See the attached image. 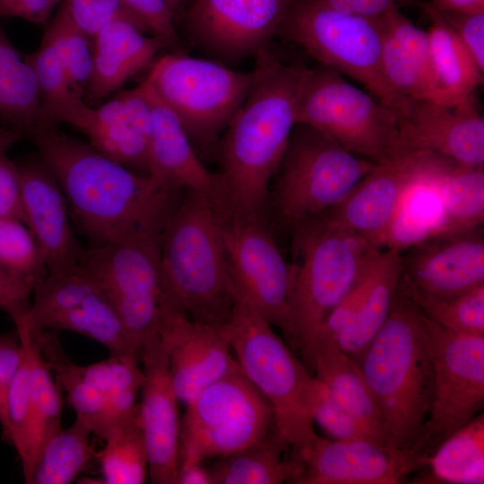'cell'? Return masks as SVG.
Returning <instances> with one entry per match:
<instances>
[{
  "label": "cell",
  "mask_w": 484,
  "mask_h": 484,
  "mask_svg": "<svg viewBox=\"0 0 484 484\" xmlns=\"http://www.w3.org/2000/svg\"><path fill=\"white\" fill-rule=\"evenodd\" d=\"M29 136L90 246L160 235L180 192L131 170L56 125L39 124Z\"/></svg>",
  "instance_id": "6da1fadb"
},
{
  "label": "cell",
  "mask_w": 484,
  "mask_h": 484,
  "mask_svg": "<svg viewBox=\"0 0 484 484\" xmlns=\"http://www.w3.org/2000/svg\"><path fill=\"white\" fill-rule=\"evenodd\" d=\"M255 56V82L219 142L212 200L235 213L264 216L272 179L297 124L305 66L284 64L266 49Z\"/></svg>",
  "instance_id": "7a4b0ae2"
},
{
  "label": "cell",
  "mask_w": 484,
  "mask_h": 484,
  "mask_svg": "<svg viewBox=\"0 0 484 484\" xmlns=\"http://www.w3.org/2000/svg\"><path fill=\"white\" fill-rule=\"evenodd\" d=\"M383 414L392 445L411 454L434 389L425 315L401 279L389 315L357 362Z\"/></svg>",
  "instance_id": "3957f363"
},
{
  "label": "cell",
  "mask_w": 484,
  "mask_h": 484,
  "mask_svg": "<svg viewBox=\"0 0 484 484\" xmlns=\"http://www.w3.org/2000/svg\"><path fill=\"white\" fill-rule=\"evenodd\" d=\"M160 260L177 311L195 323H229L237 290L210 195L185 191L161 230Z\"/></svg>",
  "instance_id": "277c9868"
},
{
  "label": "cell",
  "mask_w": 484,
  "mask_h": 484,
  "mask_svg": "<svg viewBox=\"0 0 484 484\" xmlns=\"http://www.w3.org/2000/svg\"><path fill=\"white\" fill-rule=\"evenodd\" d=\"M296 262L288 304L287 343L311 372L317 332L370 268L382 249L323 216L290 229Z\"/></svg>",
  "instance_id": "5b68a950"
},
{
  "label": "cell",
  "mask_w": 484,
  "mask_h": 484,
  "mask_svg": "<svg viewBox=\"0 0 484 484\" xmlns=\"http://www.w3.org/2000/svg\"><path fill=\"white\" fill-rule=\"evenodd\" d=\"M226 325L242 372L272 408L276 431L292 448L308 442L316 434L314 413L325 391L323 384L238 293Z\"/></svg>",
  "instance_id": "8992f818"
},
{
  "label": "cell",
  "mask_w": 484,
  "mask_h": 484,
  "mask_svg": "<svg viewBox=\"0 0 484 484\" xmlns=\"http://www.w3.org/2000/svg\"><path fill=\"white\" fill-rule=\"evenodd\" d=\"M376 163L298 123L272 179L268 208L291 229L339 204Z\"/></svg>",
  "instance_id": "52a82bcc"
},
{
  "label": "cell",
  "mask_w": 484,
  "mask_h": 484,
  "mask_svg": "<svg viewBox=\"0 0 484 484\" xmlns=\"http://www.w3.org/2000/svg\"><path fill=\"white\" fill-rule=\"evenodd\" d=\"M296 120L374 162L409 151L402 143L400 117L393 109L321 65L304 68Z\"/></svg>",
  "instance_id": "ba28073f"
},
{
  "label": "cell",
  "mask_w": 484,
  "mask_h": 484,
  "mask_svg": "<svg viewBox=\"0 0 484 484\" xmlns=\"http://www.w3.org/2000/svg\"><path fill=\"white\" fill-rule=\"evenodd\" d=\"M280 31L321 65L359 83L401 119L408 99L385 79L375 18L337 11L321 0H292Z\"/></svg>",
  "instance_id": "9c48e42d"
},
{
  "label": "cell",
  "mask_w": 484,
  "mask_h": 484,
  "mask_svg": "<svg viewBox=\"0 0 484 484\" xmlns=\"http://www.w3.org/2000/svg\"><path fill=\"white\" fill-rule=\"evenodd\" d=\"M256 78L220 62L179 53L154 62L146 79L175 113L194 146L205 150L224 132L248 96Z\"/></svg>",
  "instance_id": "30bf717a"
},
{
  "label": "cell",
  "mask_w": 484,
  "mask_h": 484,
  "mask_svg": "<svg viewBox=\"0 0 484 484\" xmlns=\"http://www.w3.org/2000/svg\"><path fill=\"white\" fill-rule=\"evenodd\" d=\"M178 462H204L263 441L274 428L267 400L242 370L212 384L186 404Z\"/></svg>",
  "instance_id": "8fae6325"
},
{
  "label": "cell",
  "mask_w": 484,
  "mask_h": 484,
  "mask_svg": "<svg viewBox=\"0 0 484 484\" xmlns=\"http://www.w3.org/2000/svg\"><path fill=\"white\" fill-rule=\"evenodd\" d=\"M425 325L434 365V389L423 433L411 453L419 468L443 441L483 412L484 407V335L448 331L426 315Z\"/></svg>",
  "instance_id": "7c38bea8"
},
{
  "label": "cell",
  "mask_w": 484,
  "mask_h": 484,
  "mask_svg": "<svg viewBox=\"0 0 484 484\" xmlns=\"http://www.w3.org/2000/svg\"><path fill=\"white\" fill-rule=\"evenodd\" d=\"M212 206L238 295L284 334L291 264L281 253L264 216L235 213L214 203Z\"/></svg>",
  "instance_id": "4fadbf2b"
},
{
  "label": "cell",
  "mask_w": 484,
  "mask_h": 484,
  "mask_svg": "<svg viewBox=\"0 0 484 484\" xmlns=\"http://www.w3.org/2000/svg\"><path fill=\"white\" fill-rule=\"evenodd\" d=\"M28 314L30 324L44 330H67L89 337L110 355L140 353L114 305L86 272L48 273L32 291Z\"/></svg>",
  "instance_id": "5bb4252c"
},
{
  "label": "cell",
  "mask_w": 484,
  "mask_h": 484,
  "mask_svg": "<svg viewBox=\"0 0 484 484\" xmlns=\"http://www.w3.org/2000/svg\"><path fill=\"white\" fill-rule=\"evenodd\" d=\"M453 163L455 162L428 151L401 152L376 162L339 204L322 216L331 225L384 249L391 223L409 188Z\"/></svg>",
  "instance_id": "9a60e30c"
},
{
  "label": "cell",
  "mask_w": 484,
  "mask_h": 484,
  "mask_svg": "<svg viewBox=\"0 0 484 484\" xmlns=\"http://www.w3.org/2000/svg\"><path fill=\"white\" fill-rule=\"evenodd\" d=\"M292 0H194L184 21L192 40L216 59L256 56L280 31Z\"/></svg>",
  "instance_id": "2e32d148"
},
{
  "label": "cell",
  "mask_w": 484,
  "mask_h": 484,
  "mask_svg": "<svg viewBox=\"0 0 484 484\" xmlns=\"http://www.w3.org/2000/svg\"><path fill=\"white\" fill-rule=\"evenodd\" d=\"M294 484H398L419 469L415 459L367 440L341 441L315 434L292 448Z\"/></svg>",
  "instance_id": "e0dca14e"
},
{
  "label": "cell",
  "mask_w": 484,
  "mask_h": 484,
  "mask_svg": "<svg viewBox=\"0 0 484 484\" xmlns=\"http://www.w3.org/2000/svg\"><path fill=\"white\" fill-rule=\"evenodd\" d=\"M402 278L412 295L446 298L484 284L483 226L439 233L400 252Z\"/></svg>",
  "instance_id": "ac0fdd59"
},
{
  "label": "cell",
  "mask_w": 484,
  "mask_h": 484,
  "mask_svg": "<svg viewBox=\"0 0 484 484\" xmlns=\"http://www.w3.org/2000/svg\"><path fill=\"white\" fill-rule=\"evenodd\" d=\"M143 383L139 402L147 447L149 478L154 484H177L180 419L178 398L168 365L167 342L160 336L141 349Z\"/></svg>",
  "instance_id": "d6986e66"
},
{
  "label": "cell",
  "mask_w": 484,
  "mask_h": 484,
  "mask_svg": "<svg viewBox=\"0 0 484 484\" xmlns=\"http://www.w3.org/2000/svg\"><path fill=\"white\" fill-rule=\"evenodd\" d=\"M401 132L406 150L428 151L463 166H484V118L475 99L455 105L408 99Z\"/></svg>",
  "instance_id": "ffe728a7"
},
{
  "label": "cell",
  "mask_w": 484,
  "mask_h": 484,
  "mask_svg": "<svg viewBox=\"0 0 484 484\" xmlns=\"http://www.w3.org/2000/svg\"><path fill=\"white\" fill-rule=\"evenodd\" d=\"M162 335L168 347L171 382L179 402L187 404L203 389L240 370L227 325H211L174 313Z\"/></svg>",
  "instance_id": "44dd1931"
},
{
  "label": "cell",
  "mask_w": 484,
  "mask_h": 484,
  "mask_svg": "<svg viewBox=\"0 0 484 484\" xmlns=\"http://www.w3.org/2000/svg\"><path fill=\"white\" fill-rule=\"evenodd\" d=\"M17 166L25 225L41 249L48 273L77 271L84 247L73 233L58 182L40 159Z\"/></svg>",
  "instance_id": "7402d4cb"
},
{
  "label": "cell",
  "mask_w": 484,
  "mask_h": 484,
  "mask_svg": "<svg viewBox=\"0 0 484 484\" xmlns=\"http://www.w3.org/2000/svg\"><path fill=\"white\" fill-rule=\"evenodd\" d=\"M160 238L145 236L89 246L83 250L79 269L99 284L111 302L148 296L169 300L160 272Z\"/></svg>",
  "instance_id": "603a6c76"
},
{
  "label": "cell",
  "mask_w": 484,
  "mask_h": 484,
  "mask_svg": "<svg viewBox=\"0 0 484 484\" xmlns=\"http://www.w3.org/2000/svg\"><path fill=\"white\" fill-rule=\"evenodd\" d=\"M143 82L152 108L149 177L173 191L213 195L218 187L216 173L201 161L175 113L157 96L146 78Z\"/></svg>",
  "instance_id": "cb8c5ba5"
},
{
  "label": "cell",
  "mask_w": 484,
  "mask_h": 484,
  "mask_svg": "<svg viewBox=\"0 0 484 484\" xmlns=\"http://www.w3.org/2000/svg\"><path fill=\"white\" fill-rule=\"evenodd\" d=\"M375 19L381 33L383 72L390 86L405 99L435 101L436 89L427 30L397 7Z\"/></svg>",
  "instance_id": "d4e9b609"
},
{
  "label": "cell",
  "mask_w": 484,
  "mask_h": 484,
  "mask_svg": "<svg viewBox=\"0 0 484 484\" xmlns=\"http://www.w3.org/2000/svg\"><path fill=\"white\" fill-rule=\"evenodd\" d=\"M126 21L105 26L92 39V70L86 86L89 101H99L151 64L166 44Z\"/></svg>",
  "instance_id": "484cf974"
},
{
  "label": "cell",
  "mask_w": 484,
  "mask_h": 484,
  "mask_svg": "<svg viewBox=\"0 0 484 484\" xmlns=\"http://www.w3.org/2000/svg\"><path fill=\"white\" fill-rule=\"evenodd\" d=\"M311 372L323 384L329 397L356 418L379 445L394 448L381 410L360 367L334 341L324 340L316 344Z\"/></svg>",
  "instance_id": "4316f807"
},
{
  "label": "cell",
  "mask_w": 484,
  "mask_h": 484,
  "mask_svg": "<svg viewBox=\"0 0 484 484\" xmlns=\"http://www.w3.org/2000/svg\"><path fill=\"white\" fill-rule=\"evenodd\" d=\"M91 107L74 94L40 111V124L63 122L82 131L97 151L131 170L149 176V140L129 119L104 122L91 113Z\"/></svg>",
  "instance_id": "83f0119b"
},
{
  "label": "cell",
  "mask_w": 484,
  "mask_h": 484,
  "mask_svg": "<svg viewBox=\"0 0 484 484\" xmlns=\"http://www.w3.org/2000/svg\"><path fill=\"white\" fill-rule=\"evenodd\" d=\"M401 275L400 252L382 249L367 272L365 291L355 315L333 340L356 363L385 324Z\"/></svg>",
  "instance_id": "f1b7e54d"
},
{
  "label": "cell",
  "mask_w": 484,
  "mask_h": 484,
  "mask_svg": "<svg viewBox=\"0 0 484 484\" xmlns=\"http://www.w3.org/2000/svg\"><path fill=\"white\" fill-rule=\"evenodd\" d=\"M420 7L430 21L427 32L436 89L435 101L455 105L475 99L484 72L442 15L428 3Z\"/></svg>",
  "instance_id": "f546056e"
},
{
  "label": "cell",
  "mask_w": 484,
  "mask_h": 484,
  "mask_svg": "<svg viewBox=\"0 0 484 484\" xmlns=\"http://www.w3.org/2000/svg\"><path fill=\"white\" fill-rule=\"evenodd\" d=\"M29 325L59 387L66 393L67 401L75 412V419L104 440L115 423L105 398L82 377L77 365L67 358L53 330L38 328L30 322Z\"/></svg>",
  "instance_id": "4dcf8cb0"
},
{
  "label": "cell",
  "mask_w": 484,
  "mask_h": 484,
  "mask_svg": "<svg viewBox=\"0 0 484 484\" xmlns=\"http://www.w3.org/2000/svg\"><path fill=\"white\" fill-rule=\"evenodd\" d=\"M41 96L32 66L0 26V117L21 136L39 125Z\"/></svg>",
  "instance_id": "1f68e13d"
},
{
  "label": "cell",
  "mask_w": 484,
  "mask_h": 484,
  "mask_svg": "<svg viewBox=\"0 0 484 484\" xmlns=\"http://www.w3.org/2000/svg\"><path fill=\"white\" fill-rule=\"evenodd\" d=\"M13 324L24 348L30 371L32 408L30 452L32 476L41 450L47 442L62 429V399L59 386L54 382L52 371L31 333L28 315Z\"/></svg>",
  "instance_id": "d6a6232c"
},
{
  "label": "cell",
  "mask_w": 484,
  "mask_h": 484,
  "mask_svg": "<svg viewBox=\"0 0 484 484\" xmlns=\"http://www.w3.org/2000/svg\"><path fill=\"white\" fill-rule=\"evenodd\" d=\"M424 467L428 471L420 483H484L483 412L443 441L422 461Z\"/></svg>",
  "instance_id": "836d02e7"
},
{
  "label": "cell",
  "mask_w": 484,
  "mask_h": 484,
  "mask_svg": "<svg viewBox=\"0 0 484 484\" xmlns=\"http://www.w3.org/2000/svg\"><path fill=\"white\" fill-rule=\"evenodd\" d=\"M454 164L412 185L402 197L391 223L385 248L402 252L443 230L444 213L438 182Z\"/></svg>",
  "instance_id": "e575fe53"
},
{
  "label": "cell",
  "mask_w": 484,
  "mask_h": 484,
  "mask_svg": "<svg viewBox=\"0 0 484 484\" xmlns=\"http://www.w3.org/2000/svg\"><path fill=\"white\" fill-rule=\"evenodd\" d=\"M288 446L274 428L260 443L218 458L210 468L213 484L290 483L294 463L282 456Z\"/></svg>",
  "instance_id": "d590c367"
},
{
  "label": "cell",
  "mask_w": 484,
  "mask_h": 484,
  "mask_svg": "<svg viewBox=\"0 0 484 484\" xmlns=\"http://www.w3.org/2000/svg\"><path fill=\"white\" fill-rule=\"evenodd\" d=\"M98 458L106 484H143L149 476V460L140 406L132 415L117 421Z\"/></svg>",
  "instance_id": "8d00e7d4"
},
{
  "label": "cell",
  "mask_w": 484,
  "mask_h": 484,
  "mask_svg": "<svg viewBox=\"0 0 484 484\" xmlns=\"http://www.w3.org/2000/svg\"><path fill=\"white\" fill-rule=\"evenodd\" d=\"M140 365L134 355H109L99 362L77 365L85 382L105 398L115 423L139 409L137 396L143 383Z\"/></svg>",
  "instance_id": "74e56055"
},
{
  "label": "cell",
  "mask_w": 484,
  "mask_h": 484,
  "mask_svg": "<svg viewBox=\"0 0 484 484\" xmlns=\"http://www.w3.org/2000/svg\"><path fill=\"white\" fill-rule=\"evenodd\" d=\"M438 190L444 213L441 233L483 226L484 166L454 164L440 177Z\"/></svg>",
  "instance_id": "f35d334b"
},
{
  "label": "cell",
  "mask_w": 484,
  "mask_h": 484,
  "mask_svg": "<svg viewBox=\"0 0 484 484\" xmlns=\"http://www.w3.org/2000/svg\"><path fill=\"white\" fill-rule=\"evenodd\" d=\"M91 431L74 419L73 424L53 436L41 450L30 484H70L86 468L95 453Z\"/></svg>",
  "instance_id": "ab89813d"
},
{
  "label": "cell",
  "mask_w": 484,
  "mask_h": 484,
  "mask_svg": "<svg viewBox=\"0 0 484 484\" xmlns=\"http://www.w3.org/2000/svg\"><path fill=\"white\" fill-rule=\"evenodd\" d=\"M0 267L32 289L48 274L41 249L29 228L13 219H0Z\"/></svg>",
  "instance_id": "60d3db41"
},
{
  "label": "cell",
  "mask_w": 484,
  "mask_h": 484,
  "mask_svg": "<svg viewBox=\"0 0 484 484\" xmlns=\"http://www.w3.org/2000/svg\"><path fill=\"white\" fill-rule=\"evenodd\" d=\"M22 349L20 368L5 398L6 426L3 436L14 447L22 462L24 480L30 484L32 471V408L29 365L23 346Z\"/></svg>",
  "instance_id": "b9f144b4"
},
{
  "label": "cell",
  "mask_w": 484,
  "mask_h": 484,
  "mask_svg": "<svg viewBox=\"0 0 484 484\" xmlns=\"http://www.w3.org/2000/svg\"><path fill=\"white\" fill-rule=\"evenodd\" d=\"M44 37L64 65L73 90L82 96L92 70V48L90 38L73 23L63 4Z\"/></svg>",
  "instance_id": "7bdbcfd3"
},
{
  "label": "cell",
  "mask_w": 484,
  "mask_h": 484,
  "mask_svg": "<svg viewBox=\"0 0 484 484\" xmlns=\"http://www.w3.org/2000/svg\"><path fill=\"white\" fill-rule=\"evenodd\" d=\"M413 298L422 312L445 329L484 335V284L446 298Z\"/></svg>",
  "instance_id": "ee69618b"
},
{
  "label": "cell",
  "mask_w": 484,
  "mask_h": 484,
  "mask_svg": "<svg viewBox=\"0 0 484 484\" xmlns=\"http://www.w3.org/2000/svg\"><path fill=\"white\" fill-rule=\"evenodd\" d=\"M63 5L73 23L90 39L115 21L129 22L149 32L143 21L122 0H64Z\"/></svg>",
  "instance_id": "f6af8a7d"
},
{
  "label": "cell",
  "mask_w": 484,
  "mask_h": 484,
  "mask_svg": "<svg viewBox=\"0 0 484 484\" xmlns=\"http://www.w3.org/2000/svg\"><path fill=\"white\" fill-rule=\"evenodd\" d=\"M26 58L35 73L41 96V108L77 94L73 90L58 55L46 37L43 36L38 50L26 56Z\"/></svg>",
  "instance_id": "bcb514c9"
},
{
  "label": "cell",
  "mask_w": 484,
  "mask_h": 484,
  "mask_svg": "<svg viewBox=\"0 0 484 484\" xmlns=\"http://www.w3.org/2000/svg\"><path fill=\"white\" fill-rule=\"evenodd\" d=\"M315 422L334 440H367L377 444L356 418L329 397L326 390L314 413Z\"/></svg>",
  "instance_id": "7dc6e473"
},
{
  "label": "cell",
  "mask_w": 484,
  "mask_h": 484,
  "mask_svg": "<svg viewBox=\"0 0 484 484\" xmlns=\"http://www.w3.org/2000/svg\"><path fill=\"white\" fill-rule=\"evenodd\" d=\"M147 27L149 33L160 38L166 46L176 45L178 37L177 21L165 0H122Z\"/></svg>",
  "instance_id": "c3c4849f"
},
{
  "label": "cell",
  "mask_w": 484,
  "mask_h": 484,
  "mask_svg": "<svg viewBox=\"0 0 484 484\" xmlns=\"http://www.w3.org/2000/svg\"><path fill=\"white\" fill-rule=\"evenodd\" d=\"M438 13L453 29L480 69L484 72V12Z\"/></svg>",
  "instance_id": "681fc988"
},
{
  "label": "cell",
  "mask_w": 484,
  "mask_h": 484,
  "mask_svg": "<svg viewBox=\"0 0 484 484\" xmlns=\"http://www.w3.org/2000/svg\"><path fill=\"white\" fill-rule=\"evenodd\" d=\"M0 151V219L18 220L25 224L18 166Z\"/></svg>",
  "instance_id": "f907efd6"
},
{
  "label": "cell",
  "mask_w": 484,
  "mask_h": 484,
  "mask_svg": "<svg viewBox=\"0 0 484 484\" xmlns=\"http://www.w3.org/2000/svg\"><path fill=\"white\" fill-rule=\"evenodd\" d=\"M32 289L0 267V309L14 323L29 314Z\"/></svg>",
  "instance_id": "816d5d0a"
},
{
  "label": "cell",
  "mask_w": 484,
  "mask_h": 484,
  "mask_svg": "<svg viewBox=\"0 0 484 484\" xmlns=\"http://www.w3.org/2000/svg\"><path fill=\"white\" fill-rule=\"evenodd\" d=\"M22 356L23 349L16 330L0 334V405L4 415L6 394L20 368Z\"/></svg>",
  "instance_id": "f5cc1de1"
},
{
  "label": "cell",
  "mask_w": 484,
  "mask_h": 484,
  "mask_svg": "<svg viewBox=\"0 0 484 484\" xmlns=\"http://www.w3.org/2000/svg\"><path fill=\"white\" fill-rule=\"evenodd\" d=\"M64 0H20L14 17L22 18L35 23H42L48 20L54 8Z\"/></svg>",
  "instance_id": "db71d44e"
},
{
  "label": "cell",
  "mask_w": 484,
  "mask_h": 484,
  "mask_svg": "<svg viewBox=\"0 0 484 484\" xmlns=\"http://www.w3.org/2000/svg\"><path fill=\"white\" fill-rule=\"evenodd\" d=\"M177 484H213V480L203 462L182 460L177 465Z\"/></svg>",
  "instance_id": "11a10c76"
},
{
  "label": "cell",
  "mask_w": 484,
  "mask_h": 484,
  "mask_svg": "<svg viewBox=\"0 0 484 484\" xmlns=\"http://www.w3.org/2000/svg\"><path fill=\"white\" fill-rule=\"evenodd\" d=\"M401 4H414L420 6L422 2L419 0H354L353 13L367 18H375L393 8H399Z\"/></svg>",
  "instance_id": "9f6ffc18"
},
{
  "label": "cell",
  "mask_w": 484,
  "mask_h": 484,
  "mask_svg": "<svg viewBox=\"0 0 484 484\" xmlns=\"http://www.w3.org/2000/svg\"><path fill=\"white\" fill-rule=\"evenodd\" d=\"M428 4L441 13H474L484 12V0H432Z\"/></svg>",
  "instance_id": "6f0895ef"
},
{
  "label": "cell",
  "mask_w": 484,
  "mask_h": 484,
  "mask_svg": "<svg viewBox=\"0 0 484 484\" xmlns=\"http://www.w3.org/2000/svg\"><path fill=\"white\" fill-rule=\"evenodd\" d=\"M21 135L8 127H0V151H8Z\"/></svg>",
  "instance_id": "680465c9"
},
{
  "label": "cell",
  "mask_w": 484,
  "mask_h": 484,
  "mask_svg": "<svg viewBox=\"0 0 484 484\" xmlns=\"http://www.w3.org/2000/svg\"><path fill=\"white\" fill-rule=\"evenodd\" d=\"M170 10L172 11L177 23L184 21L185 14L187 9L186 0H165Z\"/></svg>",
  "instance_id": "91938a15"
},
{
  "label": "cell",
  "mask_w": 484,
  "mask_h": 484,
  "mask_svg": "<svg viewBox=\"0 0 484 484\" xmlns=\"http://www.w3.org/2000/svg\"><path fill=\"white\" fill-rule=\"evenodd\" d=\"M326 5L341 12L353 13L354 0H321Z\"/></svg>",
  "instance_id": "94428289"
},
{
  "label": "cell",
  "mask_w": 484,
  "mask_h": 484,
  "mask_svg": "<svg viewBox=\"0 0 484 484\" xmlns=\"http://www.w3.org/2000/svg\"><path fill=\"white\" fill-rule=\"evenodd\" d=\"M20 0H0V16H13Z\"/></svg>",
  "instance_id": "6125c7cd"
},
{
  "label": "cell",
  "mask_w": 484,
  "mask_h": 484,
  "mask_svg": "<svg viewBox=\"0 0 484 484\" xmlns=\"http://www.w3.org/2000/svg\"><path fill=\"white\" fill-rule=\"evenodd\" d=\"M5 425H6L5 415H4V410L2 409L0 405V426L3 432L5 429Z\"/></svg>",
  "instance_id": "be15d7a7"
}]
</instances>
